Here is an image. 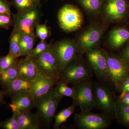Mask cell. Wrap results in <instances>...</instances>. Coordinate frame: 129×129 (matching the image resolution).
I'll list each match as a JSON object with an SVG mask.
<instances>
[{
    "label": "cell",
    "mask_w": 129,
    "mask_h": 129,
    "mask_svg": "<svg viewBox=\"0 0 129 129\" xmlns=\"http://www.w3.org/2000/svg\"><path fill=\"white\" fill-rule=\"evenodd\" d=\"M5 95L6 94L4 91L0 90V105L6 104V102L5 101Z\"/></svg>",
    "instance_id": "cell-36"
},
{
    "label": "cell",
    "mask_w": 129,
    "mask_h": 129,
    "mask_svg": "<svg viewBox=\"0 0 129 129\" xmlns=\"http://www.w3.org/2000/svg\"><path fill=\"white\" fill-rule=\"evenodd\" d=\"M74 119L79 129H106L110 126L113 119L104 113L81 111L74 113Z\"/></svg>",
    "instance_id": "cell-7"
},
{
    "label": "cell",
    "mask_w": 129,
    "mask_h": 129,
    "mask_svg": "<svg viewBox=\"0 0 129 129\" xmlns=\"http://www.w3.org/2000/svg\"><path fill=\"white\" fill-rule=\"evenodd\" d=\"M35 36V32L21 34L19 41L21 57L27 56L31 53L34 48Z\"/></svg>",
    "instance_id": "cell-21"
},
{
    "label": "cell",
    "mask_w": 129,
    "mask_h": 129,
    "mask_svg": "<svg viewBox=\"0 0 129 129\" xmlns=\"http://www.w3.org/2000/svg\"><path fill=\"white\" fill-rule=\"evenodd\" d=\"M38 1H39L40 2V0H38Z\"/></svg>",
    "instance_id": "cell-39"
},
{
    "label": "cell",
    "mask_w": 129,
    "mask_h": 129,
    "mask_svg": "<svg viewBox=\"0 0 129 129\" xmlns=\"http://www.w3.org/2000/svg\"><path fill=\"white\" fill-rule=\"evenodd\" d=\"M119 56L129 65V41L124 46Z\"/></svg>",
    "instance_id": "cell-34"
},
{
    "label": "cell",
    "mask_w": 129,
    "mask_h": 129,
    "mask_svg": "<svg viewBox=\"0 0 129 129\" xmlns=\"http://www.w3.org/2000/svg\"><path fill=\"white\" fill-rule=\"evenodd\" d=\"M51 44H48L45 41H41L33 49L29 55L25 57L26 58L34 61L38 56L46 51Z\"/></svg>",
    "instance_id": "cell-28"
},
{
    "label": "cell",
    "mask_w": 129,
    "mask_h": 129,
    "mask_svg": "<svg viewBox=\"0 0 129 129\" xmlns=\"http://www.w3.org/2000/svg\"><path fill=\"white\" fill-rule=\"evenodd\" d=\"M109 75L115 89L119 91L124 80L129 76V65L117 54L106 50Z\"/></svg>",
    "instance_id": "cell-12"
},
{
    "label": "cell",
    "mask_w": 129,
    "mask_h": 129,
    "mask_svg": "<svg viewBox=\"0 0 129 129\" xmlns=\"http://www.w3.org/2000/svg\"><path fill=\"white\" fill-rule=\"evenodd\" d=\"M19 60L0 74V84L3 86L5 85L19 77L18 64Z\"/></svg>",
    "instance_id": "cell-24"
},
{
    "label": "cell",
    "mask_w": 129,
    "mask_h": 129,
    "mask_svg": "<svg viewBox=\"0 0 129 129\" xmlns=\"http://www.w3.org/2000/svg\"><path fill=\"white\" fill-rule=\"evenodd\" d=\"M18 115V113L13 112L11 118L1 122L0 128L3 129H19Z\"/></svg>",
    "instance_id": "cell-29"
},
{
    "label": "cell",
    "mask_w": 129,
    "mask_h": 129,
    "mask_svg": "<svg viewBox=\"0 0 129 129\" xmlns=\"http://www.w3.org/2000/svg\"><path fill=\"white\" fill-rule=\"evenodd\" d=\"M84 10L88 16L96 19L100 17L104 0H74Z\"/></svg>",
    "instance_id": "cell-20"
},
{
    "label": "cell",
    "mask_w": 129,
    "mask_h": 129,
    "mask_svg": "<svg viewBox=\"0 0 129 129\" xmlns=\"http://www.w3.org/2000/svg\"><path fill=\"white\" fill-rule=\"evenodd\" d=\"M92 78L81 81L72 86L74 91L73 102L81 111L91 112L94 108L93 96V83Z\"/></svg>",
    "instance_id": "cell-9"
},
{
    "label": "cell",
    "mask_w": 129,
    "mask_h": 129,
    "mask_svg": "<svg viewBox=\"0 0 129 129\" xmlns=\"http://www.w3.org/2000/svg\"><path fill=\"white\" fill-rule=\"evenodd\" d=\"M129 41V28L126 26H115L111 29L109 34L108 45L112 50L120 49Z\"/></svg>",
    "instance_id": "cell-14"
},
{
    "label": "cell",
    "mask_w": 129,
    "mask_h": 129,
    "mask_svg": "<svg viewBox=\"0 0 129 129\" xmlns=\"http://www.w3.org/2000/svg\"><path fill=\"white\" fill-rule=\"evenodd\" d=\"M129 17V0H104L100 17L109 24L122 23Z\"/></svg>",
    "instance_id": "cell-4"
},
{
    "label": "cell",
    "mask_w": 129,
    "mask_h": 129,
    "mask_svg": "<svg viewBox=\"0 0 129 129\" xmlns=\"http://www.w3.org/2000/svg\"><path fill=\"white\" fill-rule=\"evenodd\" d=\"M47 21L44 24H39L36 28V36L41 41H45L51 35V29L47 25Z\"/></svg>",
    "instance_id": "cell-31"
},
{
    "label": "cell",
    "mask_w": 129,
    "mask_h": 129,
    "mask_svg": "<svg viewBox=\"0 0 129 129\" xmlns=\"http://www.w3.org/2000/svg\"><path fill=\"white\" fill-rule=\"evenodd\" d=\"M109 25L102 21H95L81 30L75 39L78 55L83 56L88 51L98 47Z\"/></svg>",
    "instance_id": "cell-1"
},
{
    "label": "cell",
    "mask_w": 129,
    "mask_h": 129,
    "mask_svg": "<svg viewBox=\"0 0 129 129\" xmlns=\"http://www.w3.org/2000/svg\"><path fill=\"white\" fill-rule=\"evenodd\" d=\"M129 92V88H128V89H127V91H126V92Z\"/></svg>",
    "instance_id": "cell-37"
},
{
    "label": "cell",
    "mask_w": 129,
    "mask_h": 129,
    "mask_svg": "<svg viewBox=\"0 0 129 129\" xmlns=\"http://www.w3.org/2000/svg\"><path fill=\"white\" fill-rule=\"evenodd\" d=\"M34 62L40 73L47 77L58 80L60 76L57 67L52 44L48 49L36 58Z\"/></svg>",
    "instance_id": "cell-13"
},
{
    "label": "cell",
    "mask_w": 129,
    "mask_h": 129,
    "mask_svg": "<svg viewBox=\"0 0 129 129\" xmlns=\"http://www.w3.org/2000/svg\"><path fill=\"white\" fill-rule=\"evenodd\" d=\"M68 84V83L60 77L54 86V88L60 96L63 98L69 97L73 99L74 96L73 89L72 87H69Z\"/></svg>",
    "instance_id": "cell-27"
},
{
    "label": "cell",
    "mask_w": 129,
    "mask_h": 129,
    "mask_svg": "<svg viewBox=\"0 0 129 129\" xmlns=\"http://www.w3.org/2000/svg\"><path fill=\"white\" fill-rule=\"evenodd\" d=\"M42 14L40 5L27 11L12 14L14 27L13 30L21 34L34 32L40 24Z\"/></svg>",
    "instance_id": "cell-8"
},
{
    "label": "cell",
    "mask_w": 129,
    "mask_h": 129,
    "mask_svg": "<svg viewBox=\"0 0 129 129\" xmlns=\"http://www.w3.org/2000/svg\"><path fill=\"white\" fill-rule=\"evenodd\" d=\"M11 2L18 13L27 11L40 5L38 0H11Z\"/></svg>",
    "instance_id": "cell-25"
},
{
    "label": "cell",
    "mask_w": 129,
    "mask_h": 129,
    "mask_svg": "<svg viewBox=\"0 0 129 129\" xmlns=\"http://www.w3.org/2000/svg\"><path fill=\"white\" fill-rule=\"evenodd\" d=\"M18 71L19 77L30 81L35 80L41 74L34 61L25 57L19 60Z\"/></svg>",
    "instance_id": "cell-17"
},
{
    "label": "cell",
    "mask_w": 129,
    "mask_h": 129,
    "mask_svg": "<svg viewBox=\"0 0 129 129\" xmlns=\"http://www.w3.org/2000/svg\"><path fill=\"white\" fill-rule=\"evenodd\" d=\"M58 80L40 74L32 81V87L29 91L31 96L35 100L46 94L53 89Z\"/></svg>",
    "instance_id": "cell-15"
},
{
    "label": "cell",
    "mask_w": 129,
    "mask_h": 129,
    "mask_svg": "<svg viewBox=\"0 0 129 129\" xmlns=\"http://www.w3.org/2000/svg\"><path fill=\"white\" fill-rule=\"evenodd\" d=\"M1 105H0V108H1ZM1 120H0V124H1Z\"/></svg>",
    "instance_id": "cell-38"
},
{
    "label": "cell",
    "mask_w": 129,
    "mask_h": 129,
    "mask_svg": "<svg viewBox=\"0 0 129 129\" xmlns=\"http://www.w3.org/2000/svg\"><path fill=\"white\" fill-rule=\"evenodd\" d=\"M32 85V81L19 76L14 80L3 85V91L6 95L11 98L22 91H29Z\"/></svg>",
    "instance_id": "cell-18"
},
{
    "label": "cell",
    "mask_w": 129,
    "mask_h": 129,
    "mask_svg": "<svg viewBox=\"0 0 129 129\" xmlns=\"http://www.w3.org/2000/svg\"><path fill=\"white\" fill-rule=\"evenodd\" d=\"M18 122L19 129H40L42 125L37 114L30 112L18 113Z\"/></svg>",
    "instance_id": "cell-19"
},
{
    "label": "cell",
    "mask_w": 129,
    "mask_h": 129,
    "mask_svg": "<svg viewBox=\"0 0 129 129\" xmlns=\"http://www.w3.org/2000/svg\"><path fill=\"white\" fill-rule=\"evenodd\" d=\"M11 98L12 103L9 106L13 112L20 113L30 112L35 108V100L31 96L29 91H22Z\"/></svg>",
    "instance_id": "cell-16"
},
{
    "label": "cell",
    "mask_w": 129,
    "mask_h": 129,
    "mask_svg": "<svg viewBox=\"0 0 129 129\" xmlns=\"http://www.w3.org/2000/svg\"><path fill=\"white\" fill-rule=\"evenodd\" d=\"M84 55L86 61L97 79L114 88L108 72L106 50L98 47L88 51Z\"/></svg>",
    "instance_id": "cell-5"
},
{
    "label": "cell",
    "mask_w": 129,
    "mask_h": 129,
    "mask_svg": "<svg viewBox=\"0 0 129 129\" xmlns=\"http://www.w3.org/2000/svg\"><path fill=\"white\" fill-rule=\"evenodd\" d=\"M93 75L83 56L78 55L64 68L60 77L73 85L85 79L92 78Z\"/></svg>",
    "instance_id": "cell-6"
},
{
    "label": "cell",
    "mask_w": 129,
    "mask_h": 129,
    "mask_svg": "<svg viewBox=\"0 0 129 129\" xmlns=\"http://www.w3.org/2000/svg\"><path fill=\"white\" fill-rule=\"evenodd\" d=\"M21 33L13 30L9 38V54L18 58L21 57L19 41Z\"/></svg>",
    "instance_id": "cell-26"
},
{
    "label": "cell",
    "mask_w": 129,
    "mask_h": 129,
    "mask_svg": "<svg viewBox=\"0 0 129 129\" xmlns=\"http://www.w3.org/2000/svg\"><path fill=\"white\" fill-rule=\"evenodd\" d=\"M118 99L124 104L129 106V92H126L123 96Z\"/></svg>",
    "instance_id": "cell-35"
},
{
    "label": "cell",
    "mask_w": 129,
    "mask_h": 129,
    "mask_svg": "<svg viewBox=\"0 0 129 129\" xmlns=\"http://www.w3.org/2000/svg\"><path fill=\"white\" fill-rule=\"evenodd\" d=\"M58 72L60 76L63 70L78 56L75 40L66 39L52 44Z\"/></svg>",
    "instance_id": "cell-11"
},
{
    "label": "cell",
    "mask_w": 129,
    "mask_h": 129,
    "mask_svg": "<svg viewBox=\"0 0 129 129\" xmlns=\"http://www.w3.org/2000/svg\"><path fill=\"white\" fill-rule=\"evenodd\" d=\"M13 25L11 14H0V28L8 30L10 26Z\"/></svg>",
    "instance_id": "cell-32"
},
{
    "label": "cell",
    "mask_w": 129,
    "mask_h": 129,
    "mask_svg": "<svg viewBox=\"0 0 129 129\" xmlns=\"http://www.w3.org/2000/svg\"><path fill=\"white\" fill-rule=\"evenodd\" d=\"M62 1H63V0H62Z\"/></svg>",
    "instance_id": "cell-40"
},
{
    "label": "cell",
    "mask_w": 129,
    "mask_h": 129,
    "mask_svg": "<svg viewBox=\"0 0 129 129\" xmlns=\"http://www.w3.org/2000/svg\"><path fill=\"white\" fill-rule=\"evenodd\" d=\"M77 105L74 102L69 107L63 109L54 117L55 122L53 125V129H58L63 123L67 122V119L74 113Z\"/></svg>",
    "instance_id": "cell-23"
},
{
    "label": "cell",
    "mask_w": 129,
    "mask_h": 129,
    "mask_svg": "<svg viewBox=\"0 0 129 129\" xmlns=\"http://www.w3.org/2000/svg\"><path fill=\"white\" fill-rule=\"evenodd\" d=\"M58 20L61 28L66 32H73L80 29L84 17L80 9L76 6L66 5L58 13Z\"/></svg>",
    "instance_id": "cell-10"
},
{
    "label": "cell",
    "mask_w": 129,
    "mask_h": 129,
    "mask_svg": "<svg viewBox=\"0 0 129 129\" xmlns=\"http://www.w3.org/2000/svg\"><path fill=\"white\" fill-rule=\"evenodd\" d=\"M62 97L58 94L54 87L47 94L35 100L37 115L45 127L49 128L56 115Z\"/></svg>",
    "instance_id": "cell-3"
},
{
    "label": "cell",
    "mask_w": 129,
    "mask_h": 129,
    "mask_svg": "<svg viewBox=\"0 0 129 129\" xmlns=\"http://www.w3.org/2000/svg\"><path fill=\"white\" fill-rule=\"evenodd\" d=\"M12 4L8 0H0V14H12Z\"/></svg>",
    "instance_id": "cell-33"
},
{
    "label": "cell",
    "mask_w": 129,
    "mask_h": 129,
    "mask_svg": "<svg viewBox=\"0 0 129 129\" xmlns=\"http://www.w3.org/2000/svg\"><path fill=\"white\" fill-rule=\"evenodd\" d=\"M115 119L118 123L129 128V106L117 99L115 106Z\"/></svg>",
    "instance_id": "cell-22"
},
{
    "label": "cell",
    "mask_w": 129,
    "mask_h": 129,
    "mask_svg": "<svg viewBox=\"0 0 129 129\" xmlns=\"http://www.w3.org/2000/svg\"><path fill=\"white\" fill-rule=\"evenodd\" d=\"M113 87L102 81H94L93 96L94 108L115 119V106L117 99Z\"/></svg>",
    "instance_id": "cell-2"
},
{
    "label": "cell",
    "mask_w": 129,
    "mask_h": 129,
    "mask_svg": "<svg viewBox=\"0 0 129 129\" xmlns=\"http://www.w3.org/2000/svg\"><path fill=\"white\" fill-rule=\"evenodd\" d=\"M19 59L8 53L7 55L0 57V74L11 67Z\"/></svg>",
    "instance_id": "cell-30"
}]
</instances>
